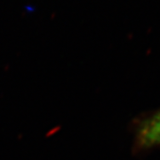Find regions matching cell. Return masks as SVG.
<instances>
[{
  "label": "cell",
  "mask_w": 160,
  "mask_h": 160,
  "mask_svg": "<svg viewBox=\"0 0 160 160\" xmlns=\"http://www.w3.org/2000/svg\"><path fill=\"white\" fill-rule=\"evenodd\" d=\"M134 149L143 151L160 146V109L138 121L134 130Z\"/></svg>",
  "instance_id": "1"
}]
</instances>
